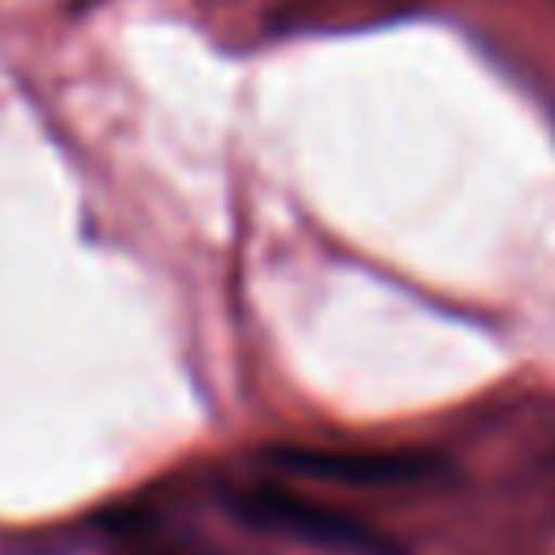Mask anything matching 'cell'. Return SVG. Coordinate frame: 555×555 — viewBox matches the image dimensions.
Wrapping results in <instances>:
<instances>
[{
    "instance_id": "cell-1",
    "label": "cell",
    "mask_w": 555,
    "mask_h": 555,
    "mask_svg": "<svg viewBox=\"0 0 555 555\" xmlns=\"http://www.w3.org/2000/svg\"><path fill=\"white\" fill-rule=\"evenodd\" d=\"M230 507L243 525L304 542V546H317L325 555H408V546L399 538L382 533L377 525H369L343 507L317 503L308 494H295L286 486H273V481H256V486L234 490Z\"/></svg>"
},
{
    "instance_id": "cell-2",
    "label": "cell",
    "mask_w": 555,
    "mask_h": 555,
    "mask_svg": "<svg viewBox=\"0 0 555 555\" xmlns=\"http://www.w3.org/2000/svg\"><path fill=\"white\" fill-rule=\"evenodd\" d=\"M269 460L286 473L338 481V486H421L442 473L438 455L425 451H325V447H278Z\"/></svg>"
}]
</instances>
